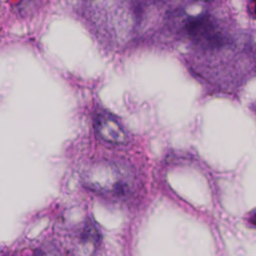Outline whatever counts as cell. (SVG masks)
Instances as JSON below:
<instances>
[{
	"label": "cell",
	"instance_id": "obj_2",
	"mask_svg": "<svg viewBox=\"0 0 256 256\" xmlns=\"http://www.w3.org/2000/svg\"><path fill=\"white\" fill-rule=\"evenodd\" d=\"M94 125L99 136L107 142L123 144L128 140L127 133L122 125L108 113H99L95 117Z\"/></svg>",
	"mask_w": 256,
	"mask_h": 256
},
{
	"label": "cell",
	"instance_id": "obj_1",
	"mask_svg": "<svg viewBox=\"0 0 256 256\" xmlns=\"http://www.w3.org/2000/svg\"><path fill=\"white\" fill-rule=\"evenodd\" d=\"M128 170L121 164L101 161L93 164L85 174V183L92 190L110 196L125 195L131 186Z\"/></svg>",
	"mask_w": 256,
	"mask_h": 256
}]
</instances>
